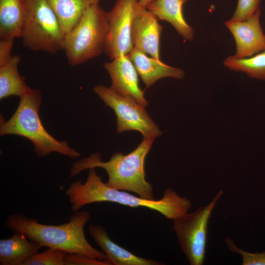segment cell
<instances>
[{"label": "cell", "mask_w": 265, "mask_h": 265, "mask_svg": "<svg viewBox=\"0 0 265 265\" xmlns=\"http://www.w3.org/2000/svg\"><path fill=\"white\" fill-rule=\"evenodd\" d=\"M74 212L96 202H109L132 208L143 207L153 210L165 218L173 220L188 212L191 202L180 196L171 188L166 189L159 200H148L135 196L125 190L109 187L103 182L95 168L88 169L86 181L79 180L72 183L65 191Z\"/></svg>", "instance_id": "cell-1"}, {"label": "cell", "mask_w": 265, "mask_h": 265, "mask_svg": "<svg viewBox=\"0 0 265 265\" xmlns=\"http://www.w3.org/2000/svg\"><path fill=\"white\" fill-rule=\"evenodd\" d=\"M90 218L89 212L77 211L71 215L67 223L48 225L39 223L33 218L13 213L6 218L5 225L13 232L24 234L29 240L41 244L43 247L107 260L106 254L91 246L85 237L84 226Z\"/></svg>", "instance_id": "cell-2"}, {"label": "cell", "mask_w": 265, "mask_h": 265, "mask_svg": "<svg viewBox=\"0 0 265 265\" xmlns=\"http://www.w3.org/2000/svg\"><path fill=\"white\" fill-rule=\"evenodd\" d=\"M155 138L143 137L142 141L127 155L115 153L107 161H103L101 154L96 152L74 162L70 177L82 171L100 167L108 175L106 184L112 188L132 192L146 199L154 200L152 185L145 179V160Z\"/></svg>", "instance_id": "cell-3"}, {"label": "cell", "mask_w": 265, "mask_h": 265, "mask_svg": "<svg viewBox=\"0 0 265 265\" xmlns=\"http://www.w3.org/2000/svg\"><path fill=\"white\" fill-rule=\"evenodd\" d=\"M20 98L19 105L10 119L6 121L0 116L1 136L14 134L28 139L33 144L34 151L39 158L52 152L71 159L80 156V153L71 147L66 141L55 139L43 126L39 115L42 102L40 90L27 86Z\"/></svg>", "instance_id": "cell-4"}, {"label": "cell", "mask_w": 265, "mask_h": 265, "mask_svg": "<svg viewBox=\"0 0 265 265\" xmlns=\"http://www.w3.org/2000/svg\"><path fill=\"white\" fill-rule=\"evenodd\" d=\"M108 23L107 12L98 3L90 6L64 37L63 50L68 64H81L104 52Z\"/></svg>", "instance_id": "cell-5"}, {"label": "cell", "mask_w": 265, "mask_h": 265, "mask_svg": "<svg viewBox=\"0 0 265 265\" xmlns=\"http://www.w3.org/2000/svg\"><path fill=\"white\" fill-rule=\"evenodd\" d=\"M26 16L21 38L34 51L54 54L63 49L65 34L47 0H26Z\"/></svg>", "instance_id": "cell-6"}, {"label": "cell", "mask_w": 265, "mask_h": 265, "mask_svg": "<svg viewBox=\"0 0 265 265\" xmlns=\"http://www.w3.org/2000/svg\"><path fill=\"white\" fill-rule=\"evenodd\" d=\"M223 193L220 190L207 205L172 220L180 246L191 265L204 264L209 221Z\"/></svg>", "instance_id": "cell-7"}, {"label": "cell", "mask_w": 265, "mask_h": 265, "mask_svg": "<svg viewBox=\"0 0 265 265\" xmlns=\"http://www.w3.org/2000/svg\"><path fill=\"white\" fill-rule=\"evenodd\" d=\"M93 90L115 112L116 116L117 132L137 131L143 137L156 138L162 132L154 122L145 109V106L133 100L122 96L102 84L95 86Z\"/></svg>", "instance_id": "cell-8"}, {"label": "cell", "mask_w": 265, "mask_h": 265, "mask_svg": "<svg viewBox=\"0 0 265 265\" xmlns=\"http://www.w3.org/2000/svg\"><path fill=\"white\" fill-rule=\"evenodd\" d=\"M138 3V0H117L107 12L108 28L104 52L111 60L128 55L134 48L132 22Z\"/></svg>", "instance_id": "cell-9"}, {"label": "cell", "mask_w": 265, "mask_h": 265, "mask_svg": "<svg viewBox=\"0 0 265 265\" xmlns=\"http://www.w3.org/2000/svg\"><path fill=\"white\" fill-rule=\"evenodd\" d=\"M260 14L259 8L245 20L230 19L225 22L235 41V57H247L265 51V34L260 24Z\"/></svg>", "instance_id": "cell-10"}, {"label": "cell", "mask_w": 265, "mask_h": 265, "mask_svg": "<svg viewBox=\"0 0 265 265\" xmlns=\"http://www.w3.org/2000/svg\"><path fill=\"white\" fill-rule=\"evenodd\" d=\"M103 66L109 75L111 81L109 87L112 90L143 106H147L144 91L139 86L137 72L128 55L106 62Z\"/></svg>", "instance_id": "cell-11"}, {"label": "cell", "mask_w": 265, "mask_h": 265, "mask_svg": "<svg viewBox=\"0 0 265 265\" xmlns=\"http://www.w3.org/2000/svg\"><path fill=\"white\" fill-rule=\"evenodd\" d=\"M156 17L138 3L132 22V38L134 47L160 60V37L162 26Z\"/></svg>", "instance_id": "cell-12"}, {"label": "cell", "mask_w": 265, "mask_h": 265, "mask_svg": "<svg viewBox=\"0 0 265 265\" xmlns=\"http://www.w3.org/2000/svg\"><path fill=\"white\" fill-rule=\"evenodd\" d=\"M88 232L106 257L110 265H160L154 260L143 258L119 246L109 237L102 225H90Z\"/></svg>", "instance_id": "cell-13"}, {"label": "cell", "mask_w": 265, "mask_h": 265, "mask_svg": "<svg viewBox=\"0 0 265 265\" xmlns=\"http://www.w3.org/2000/svg\"><path fill=\"white\" fill-rule=\"evenodd\" d=\"M128 55L146 88L164 78L182 79L184 77V72L181 69L168 65L151 56L150 57L134 47Z\"/></svg>", "instance_id": "cell-14"}, {"label": "cell", "mask_w": 265, "mask_h": 265, "mask_svg": "<svg viewBox=\"0 0 265 265\" xmlns=\"http://www.w3.org/2000/svg\"><path fill=\"white\" fill-rule=\"evenodd\" d=\"M183 4L182 0H154L146 8L158 20L169 22L185 40L191 41L194 31L184 18Z\"/></svg>", "instance_id": "cell-15"}, {"label": "cell", "mask_w": 265, "mask_h": 265, "mask_svg": "<svg viewBox=\"0 0 265 265\" xmlns=\"http://www.w3.org/2000/svg\"><path fill=\"white\" fill-rule=\"evenodd\" d=\"M43 246L29 240L23 233L14 232L9 238L0 240V265H22Z\"/></svg>", "instance_id": "cell-16"}, {"label": "cell", "mask_w": 265, "mask_h": 265, "mask_svg": "<svg viewBox=\"0 0 265 265\" xmlns=\"http://www.w3.org/2000/svg\"><path fill=\"white\" fill-rule=\"evenodd\" d=\"M26 0H0V38H21L26 16Z\"/></svg>", "instance_id": "cell-17"}, {"label": "cell", "mask_w": 265, "mask_h": 265, "mask_svg": "<svg viewBox=\"0 0 265 265\" xmlns=\"http://www.w3.org/2000/svg\"><path fill=\"white\" fill-rule=\"evenodd\" d=\"M100 0H47L56 15L65 36L78 23L85 11Z\"/></svg>", "instance_id": "cell-18"}, {"label": "cell", "mask_w": 265, "mask_h": 265, "mask_svg": "<svg viewBox=\"0 0 265 265\" xmlns=\"http://www.w3.org/2000/svg\"><path fill=\"white\" fill-rule=\"evenodd\" d=\"M20 61L19 55H13L9 61L0 66V100L10 96L21 97L25 92L27 85L18 71Z\"/></svg>", "instance_id": "cell-19"}, {"label": "cell", "mask_w": 265, "mask_h": 265, "mask_svg": "<svg viewBox=\"0 0 265 265\" xmlns=\"http://www.w3.org/2000/svg\"><path fill=\"white\" fill-rule=\"evenodd\" d=\"M224 65L232 70L245 73L251 78L265 80V51L247 57L229 56L224 60Z\"/></svg>", "instance_id": "cell-20"}, {"label": "cell", "mask_w": 265, "mask_h": 265, "mask_svg": "<svg viewBox=\"0 0 265 265\" xmlns=\"http://www.w3.org/2000/svg\"><path fill=\"white\" fill-rule=\"evenodd\" d=\"M66 254L63 250L49 248L41 253L37 252L32 254L22 265H65Z\"/></svg>", "instance_id": "cell-21"}, {"label": "cell", "mask_w": 265, "mask_h": 265, "mask_svg": "<svg viewBox=\"0 0 265 265\" xmlns=\"http://www.w3.org/2000/svg\"><path fill=\"white\" fill-rule=\"evenodd\" d=\"M228 248L232 252L238 253L242 257L243 265H265V251L250 253L237 247L229 237L225 238Z\"/></svg>", "instance_id": "cell-22"}, {"label": "cell", "mask_w": 265, "mask_h": 265, "mask_svg": "<svg viewBox=\"0 0 265 265\" xmlns=\"http://www.w3.org/2000/svg\"><path fill=\"white\" fill-rule=\"evenodd\" d=\"M261 0H238L237 6L232 18L233 21H243L259 8Z\"/></svg>", "instance_id": "cell-23"}, {"label": "cell", "mask_w": 265, "mask_h": 265, "mask_svg": "<svg viewBox=\"0 0 265 265\" xmlns=\"http://www.w3.org/2000/svg\"><path fill=\"white\" fill-rule=\"evenodd\" d=\"M64 261L65 265H110L107 260H100L78 253H67Z\"/></svg>", "instance_id": "cell-24"}, {"label": "cell", "mask_w": 265, "mask_h": 265, "mask_svg": "<svg viewBox=\"0 0 265 265\" xmlns=\"http://www.w3.org/2000/svg\"><path fill=\"white\" fill-rule=\"evenodd\" d=\"M14 41V38L0 39V66L7 63L12 57L11 51Z\"/></svg>", "instance_id": "cell-25"}, {"label": "cell", "mask_w": 265, "mask_h": 265, "mask_svg": "<svg viewBox=\"0 0 265 265\" xmlns=\"http://www.w3.org/2000/svg\"><path fill=\"white\" fill-rule=\"evenodd\" d=\"M154 0H138V2L142 6L147 7V6Z\"/></svg>", "instance_id": "cell-26"}, {"label": "cell", "mask_w": 265, "mask_h": 265, "mask_svg": "<svg viewBox=\"0 0 265 265\" xmlns=\"http://www.w3.org/2000/svg\"><path fill=\"white\" fill-rule=\"evenodd\" d=\"M183 3H184L185 2H186L187 0H182Z\"/></svg>", "instance_id": "cell-27"}]
</instances>
